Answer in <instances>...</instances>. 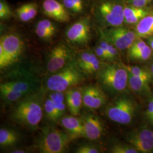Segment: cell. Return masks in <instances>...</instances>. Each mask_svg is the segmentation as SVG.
Instances as JSON below:
<instances>
[{
    "label": "cell",
    "mask_w": 153,
    "mask_h": 153,
    "mask_svg": "<svg viewBox=\"0 0 153 153\" xmlns=\"http://www.w3.org/2000/svg\"><path fill=\"white\" fill-rule=\"evenodd\" d=\"M16 102L11 111V120L24 128L35 130L43 116L44 102L43 94L35 91Z\"/></svg>",
    "instance_id": "1"
},
{
    "label": "cell",
    "mask_w": 153,
    "mask_h": 153,
    "mask_svg": "<svg viewBox=\"0 0 153 153\" xmlns=\"http://www.w3.org/2000/svg\"><path fill=\"white\" fill-rule=\"evenodd\" d=\"M97 79L99 86L110 95H120L128 86V72L121 64L102 65Z\"/></svg>",
    "instance_id": "2"
},
{
    "label": "cell",
    "mask_w": 153,
    "mask_h": 153,
    "mask_svg": "<svg viewBox=\"0 0 153 153\" xmlns=\"http://www.w3.org/2000/svg\"><path fill=\"white\" fill-rule=\"evenodd\" d=\"M85 78V73L78 66L76 61H71L49 76L46 82V88L51 91L64 93L70 88H76Z\"/></svg>",
    "instance_id": "3"
},
{
    "label": "cell",
    "mask_w": 153,
    "mask_h": 153,
    "mask_svg": "<svg viewBox=\"0 0 153 153\" xmlns=\"http://www.w3.org/2000/svg\"><path fill=\"white\" fill-rule=\"evenodd\" d=\"M71 141L66 132L53 127L47 126L41 133L36 146L40 153H64Z\"/></svg>",
    "instance_id": "4"
},
{
    "label": "cell",
    "mask_w": 153,
    "mask_h": 153,
    "mask_svg": "<svg viewBox=\"0 0 153 153\" xmlns=\"http://www.w3.org/2000/svg\"><path fill=\"white\" fill-rule=\"evenodd\" d=\"M137 104L128 96L121 94L111 103L105 110V115L114 122L126 125L133 120L136 111Z\"/></svg>",
    "instance_id": "5"
},
{
    "label": "cell",
    "mask_w": 153,
    "mask_h": 153,
    "mask_svg": "<svg viewBox=\"0 0 153 153\" xmlns=\"http://www.w3.org/2000/svg\"><path fill=\"white\" fill-rule=\"evenodd\" d=\"M25 44L16 33H9L0 39V69L11 65L18 60L24 50Z\"/></svg>",
    "instance_id": "6"
},
{
    "label": "cell",
    "mask_w": 153,
    "mask_h": 153,
    "mask_svg": "<svg viewBox=\"0 0 153 153\" xmlns=\"http://www.w3.org/2000/svg\"><path fill=\"white\" fill-rule=\"evenodd\" d=\"M124 7L115 0L102 2L97 9V16L102 28L122 26L124 23Z\"/></svg>",
    "instance_id": "7"
},
{
    "label": "cell",
    "mask_w": 153,
    "mask_h": 153,
    "mask_svg": "<svg viewBox=\"0 0 153 153\" xmlns=\"http://www.w3.org/2000/svg\"><path fill=\"white\" fill-rule=\"evenodd\" d=\"M100 33L102 38L119 51L129 49L138 38L135 31L123 26L103 28Z\"/></svg>",
    "instance_id": "8"
},
{
    "label": "cell",
    "mask_w": 153,
    "mask_h": 153,
    "mask_svg": "<svg viewBox=\"0 0 153 153\" xmlns=\"http://www.w3.org/2000/svg\"><path fill=\"white\" fill-rule=\"evenodd\" d=\"M90 22L83 18L72 24L66 31V37L71 44L79 46L88 44L91 39Z\"/></svg>",
    "instance_id": "9"
},
{
    "label": "cell",
    "mask_w": 153,
    "mask_h": 153,
    "mask_svg": "<svg viewBox=\"0 0 153 153\" xmlns=\"http://www.w3.org/2000/svg\"><path fill=\"white\" fill-rule=\"evenodd\" d=\"M71 61V50L65 44H58L51 50L49 53L47 69L50 73H55L62 69Z\"/></svg>",
    "instance_id": "10"
},
{
    "label": "cell",
    "mask_w": 153,
    "mask_h": 153,
    "mask_svg": "<svg viewBox=\"0 0 153 153\" xmlns=\"http://www.w3.org/2000/svg\"><path fill=\"white\" fill-rule=\"evenodd\" d=\"M81 88L83 104L91 109H98L105 104L107 95L100 86L88 85Z\"/></svg>",
    "instance_id": "11"
},
{
    "label": "cell",
    "mask_w": 153,
    "mask_h": 153,
    "mask_svg": "<svg viewBox=\"0 0 153 153\" xmlns=\"http://www.w3.org/2000/svg\"><path fill=\"white\" fill-rule=\"evenodd\" d=\"M128 141L138 152H153V131L148 129L131 132L128 136Z\"/></svg>",
    "instance_id": "12"
},
{
    "label": "cell",
    "mask_w": 153,
    "mask_h": 153,
    "mask_svg": "<svg viewBox=\"0 0 153 153\" xmlns=\"http://www.w3.org/2000/svg\"><path fill=\"white\" fill-rule=\"evenodd\" d=\"M85 137L90 140H97L104 133V126L100 119L92 114H85L81 116Z\"/></svg>",
    "instance_id": "13"
},
{
    "label": "cell",
    "mask_w": 153,
    "mask_h": 153,
    "mask_svg": "<svg viewBox=\"0 0 153 153\" xmlns=\"http://www.w3.org/2000/svg\"><path fill=\"white\" fill-rule=\"evenodd\" d=\"M42 8L45 16L57 22H67L71 19L70 13L57 0H44Z\"/></svg>",
    "instance_id": "14"
},
{
    "label": "cell",
    "mask_w": 153,
    "mask_h": 153,
    "mask_svg": "<svg viewBox=\"0 0 153 153\" xmlns=\"http://www.w3.org/2000/svg\"><path fill=\"white\" fill-rule=\"evenodd\" d=\"M61 124L71 140L79 138H86L81 118L71 115L64 116L61 119Z\"/></svg>",
    "instance_id": "15"
},
{
    "label": "cell",
    "mask_w": 153,
    "mask_h": 153,
    "mask_svg": "<svg viewBox=\"0 0 153 153\" xmlns=\"http://www.w3.org/2000/svg\"><path fill=\"white\" fill-rule=\"evenodd\" d=\"M66 107L71 115L77 116L79 114L83 104L81 88H73L65 93Z\"/></svg>",
    "instance_id": "16"
},
{
    "label": "cell",
    "mask_w": 153,
    "mask_h": 153,
    "mask_svg": "<svg viewBox=\"0 0 153 153\" xmlns=\"http://www.w3.org/2000/svg\"><path fill=\"white\" fill-rule=\"evenodd\" d=\"M152 79L133 76L128 73V85L132 91L138 94H149L151 93L150 82Z\"/></svg>",
    "instance_id": "17"
},
{
    "label": "cell",
    "mask_w": 153,
    "mask_h": 153,
    "mask_svg": "<svg viewBox=\"0 0 153 153\" xmlns=\"http://www.w3.org/2000/svg\"><path fill=\"white\" fill-rule=\"evenodd\" d=\"M57 28L53 22L49 19H43L39 21L35 28V32L42 40L49 42L55 36Z\"/></svg>",
    "instance_id": "18"
},
{
    "label": "cell",
    "mask_w": 153,
    "mask_h": 153,
    "mask_svg": "<svg viewBox=\"0 0 153 153\" xmlns=\"http://www.w3.org/2000/svg\"><path fill=\"white\" fill-rule=\"evenodd\" d=\"M150 10L145 7H137L133 6H126L124 7V23L127 25H136L143 17L147 16Z\"/></svg>",
    "instance_id": "19"
},
{
    "label": "cell",
    "mask_w": 153,
    "mask_h": 153,
    "mask_svg": "<svg viewBox=\"0 0 153 153\" xmlns=\"http://www.w3.org/2000/svg\"><path fill=\"white\" fill-rule=\"evenodd\" d=\"M135 32L140 38H147L153 35V10L150 11L147 16L137 23Z\"/></svg>",
    "instance_id": "20"
},
{
    "label": "cell",
    "mask_w": 153,
    "mask_h": 153,
    "mask_svg": "<svg viewBox=\"0 0 153 153\" xmlns=\"http://www.w3.org/2000/svg\"><path fill=\"white\" fill-rule=\"evenodd\" d=\"M0 88L26 94H30L35 91L34 83L28 80H16L2 83H1Z\"/></svg>",
    "instance_id": "21"
},
{
    "label": "cell",
    "mask_w": 153,
    "mask_h": 153,
    "mask_svg": "<svg viewBox=\"0 0 153 153\" xmlns=\"http://www.w3.org/2000/svg\"><path fill=\"white\" fill-rule=\"evenodd\" d=\"M38 7L37 4L30 2L25 4L16 9V14L22 22H28L36 16Z\"/></svg>",
    "instance_id": "22"
},
{
    "label": "cell",
    "mask_w": 153,
    "mask_h": 153,
    "mask_svg": "<svg viewBox=\"0 0 153 153\" xmlns=\"http://www.w3.org/2000/svg\"><path fill=\"white\" fill-rule=\"evenodd\" d=\"M18 136L16 131L8 128L0 129V145L2 148L14 146L18 141Z\"/></svg>",
    "instance_id": "23"
},
{
    "label": "cell",
    "mask_w": 153,
    "mask_h": 153,
    "mask_svg": "<svg viewBox=\"0 0 153 153\" xmlns=\"http://www.w3.org/2000/svg\"><path fill=\"white\" fill-rule=\"evenodd\" d=\"M62 3L68 11L73 14H79L85 9L84 0H62Z\"/></svg>",
    "instance_id": "24"
},
{
    "label": "cell",
    "mask_w": 153,
    "mask_h": 153,
    "mask_svg": "<svg viewBox=\"0 0 153 153\" xmlns=\"http://www.w3.org/2000/svg\"><path fill=\"white\" fill-rule=\"evenodd\" d=\"M44 111L45 114L49 120L56 122L61 119L58 110L49 97L44 100Z\"/></svg>",
    "instance_id": "25"
},
{
    "label": "cell",
    "mask_w": 153,
    "mask_h": 153,
    "mask_svg": "<svg viewBox=\"0 0 153 153\" xmlns=\"http://www.w3.org/2000/svg\"><path fill=\"white\" fill-rule=\"evenodd\" d=\"M1 98L7 103H13L16 102L28 94L14 91L5 88H0Z\"/></svg>",
    "instance_id": "26"
},
{
    "label": "cell",
    "mask_w": 153,
    "mask_h": 153,
    "mask_svg": "<svg viewBox=\"0 0 153 153\" xmlns=\"http://www.w3.org/2000/svg\"><path fill=\"white\" fill-rule=\"evenodd\" d=\"M123 67L126 69L128 72L133 76H137L145 77L150 79L153 78V76L150 70H148L146 68H141L136 66H131L126 65L123 63L121 64Z\"/></svg>",
    "instance_id": "27"
},
{
    "label": "cell",
    "mask_w": 153,
    "mask_h": 153,
    "mask_svg": "<svg viewBox=\"0 0 153 153\" xmlns=\"http://www.w3.org/2000/svg\"><path fill=\"white\" fill-rule=\"evenodd\" d=\"M92 52L90 51L81 52L78 56L76 63L79 68L85 73H88V69L91 64Z\"/></svg>",
    "instance_id": "28"
},
{
    "label": "cell",
    "mask_w": 153,
    "mask_h": 153,
    "mask_svg": "<svg viewBox=\"0 0 153 153\" xmlns=\"http://www.w3.org/2000/svg\"><path fill=\"white\" fill-rule=\"evenodd\" d=\"M152 52L153 50L150 47L149 45H146L142 49L128 56L129 58L132 60L143 61L147 60L151 57Z\"/></svg>",
    "instance_id": "29"
},
{
    "label": "cell",
    "mask_w": 153,
    "mask_h": 153,
    "mask_svg": "<svg viewBox=\"0 0 153 153\" xmlns=\"http://www.w3.org/2000/svg\"><path fill=\"white\" fill-rule=\"evenodd\" d=\"M99 45L103 49L108 56V60H112L116 59L118 55V49L112 44L109 43L106 40L101 36L99 42Z\"/></svg>",
    "instance_id": "30"
},
{
    "label": "cell",
    "mask_w": 153,
    "mask_h": 153,
    "mask_svg": "<svg viewBox=\"0 0 153 153\" xmlns=\"http://www.w3.org/2000/svg\"><path fill=\"white\" fill-rule=\"evenodd\" d=\"M110 152L112 153H137L138 151L133 148L130 144L124 143H115L112 146L110 149Z\"/></svg>",
    "instance_id": "31"
},
{
    "label": "cell",
    "mask_w": 153,
    "mask_h": 153,
    "mask_svg": "<svg viewBox=\"0 0 153 153\" xmlns=\"http://www.w3.org/2000/svg\"><path fill=\"white\" fill-rule=\"evenodd\" d=\"M12 15L11 9L7 4L4 0L0 2V18L1 20H5L10 18Z\"/></svg>",
    "instance_id": "32"
},
{
    "label": "cell",
    "mask_w": 153,
    "mask_h": 153,
    "mask_svg": "<svg viewBox=\"0 0 153 153\" xmlns=\"http://www.w3.org/2000/svg\"><path fill=\"white\" fill-rule=\"evenodd\" d=\"M100 149L91 144H83L79 146L76 150V153H98Z\"/></svg>",
    "instance_id": "33"
},
{
    "label": "cell",
    "mask_w": 153,
    "mask_h": 153,
    "mask_svg": "<svg viewBox=\"0 0 153 153\" xmlns=\"http://www.w3.org/2000/svg\"><path fill=\"white\" fill-rule=\"evenodd\" d=\"M48 97L55 105H59L64 103L65 99L64 93L59 91H52V93H50Z\"/></svg>",
    "instance_id": "34"
},
{
    "label": "cell",
    "mask_w": 153,
    "mask_h": 153,
    "mask_svg": "<svg viewBox=\"0 0 153 153\" xmlns=\"http://www.w3.org/2000/svg\"><path fill=\"white\" fill-rule=\"evenodd\" d=\"M126 2L130 5L137 7H145L149 2L146 0H125Z\"/></svg>",
    "instance_id": "35"
},
{
    "label": "cell",
    "mask_w": 153,
    "mask_h": 153,
    "mask_svg": "<svg viewBox=\"0 0 153 153\" xmlns=\"http://www.w3.org/2000/svg\"><path fill=\"white\" fill-rule=\"evenodd\" d=\"M94 53L98 57L99 59L101 60H108V56L106 54V53L104 52V50L102 49L100 46L99 45L98 46H96L94 49Z\"/></svg>",
    "instance_id": "36"
},
{
    "label": "cell",
    "mask_w": 153,
    "mask_h": 153,
    "mask_svg": "<svg viewBox=\"0 0 153 153\" xmlns=\"http://www.w3.org/2000/svg\"><path fill=\"white\" fill-rule=\"evenodd\" d=\"M146 116L149 120H150L153 117V98H152L148 104V108L146 112Z\"/></svg>",
    "instance_id": "37"
},
{
    "label": "cell",
    "mask_w": 153,
    "mask_h": 153,
    "mask_svg": "<svg viewBox=\"0 0 153 153\" xmlns=\"http://www.w3.org/2000/svg\"><path fill=\"white\" fill-rule=\"evenodd\" d=\"M148 42H149V45L153 51V35L149 38Z\"/></svg>",
    "instance_id": "38"
},
{
    "label": "cell",
    "mask_w": 153,
    "mask_h": 153,
    "mask_svg": "<svg viewBox=\"0 0 153 153\" xmlns=\"http://www.w3.org/2000/svg\"><path fill=\"white\" fill-rule=\"evenodd\" d=\"M26 153V151L23 150H21V149H19V150H14L13 152H12V153Z\"/></svg>",
    "instance_id": "39"
},
{
    "label": "cell",
    "mask_w": 153,
    "mask_h": 153,
    "mask_svg": "<svg viewBox=\"0 0 153 153\" xmlns=\"http://www.w3.org/2000/svg\"><path fill=\"white\" fill-rule=\"evenodd\" d=\"M150 71H151V72H152V76H153V64L152 65V66H151Z\"/></svg>",
    "instance_id": "40"
},
{
    "label": "cell",
    "mask_w": 153,
    "mask_h": 153,
    "mask_svg": "<svg viewBox=\"0 0 153 153\" xmlns=\"http://www.w3.org/2000/svg\"><path fill=\"white\" fill-rule=\"evenodd\" d=\"M150 121L151 122V123H152V124H153V117H152V119L150 120Z\"/></svg>",
    "instance_id": "41"
},
{
    "label": "cell",
    "mask_w": 153,
    "mask_h": 153,
    "mask_svg": "<svg viewBox=\"0 0 153 153\" xmlns=\"http://www.w3.org/2000/svg\"><path fill=\"white\" fill-rule=\"evenodd\" d=\"M146 1H148V2H149V3H150V2H152V1H153V0H146Z\"/></svg>",
    "instance_id": "42"
}]
</instances>
